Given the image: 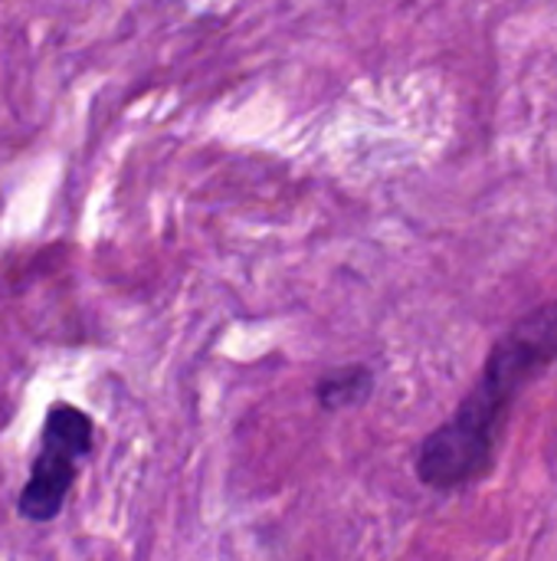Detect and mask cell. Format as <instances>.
I'll use <instances>...</instances> for the list:
<instances>
[{
	"instance_id": "obj_1",
	"label": "cell",
	"mask_w": 557,
	"mask_h": 561,
	"mask_svg": "<svg viewBox=\"0 0 557 561\" xmlns=\"http://www.w3.org/2000/svg\"><path fill=\"white\" fill-rule=\"evenodd\" d=\"M557 358V302L522 316L489 352L479 385L463 398L456 414L437 427L420 454L417 477L430 490H460L479 480L496 454L499 427L512 401Z\"/></svg>"
},
{
	"instance_id": "obj_2",
	"label": "cell",
	"mask_w": 557,
	"mask_h": 561,
	"mask_svg": "<svg viewBox=\"0 0 557 561\" xmlns=\"http://www.w3.org/2000/svg\"><path fill=\"white\" fill-rule=\"evenodd\" d=\"M89 450H92V421L72 404H56L46 414L43 447L39 457L33 460L30 483L20 493V516L30 523L56 519L72 490L76 463Z\"/></svg>"
},
{
	"instance_id": "obj_3",
	"label": "cell",
	"mask_w": 557,
	"mask_h": 561,
	"mask_svg": "<svg viewBox=\"0 0 557 561\" xmlns=\"http://www.w3.org/2000/svg\"><path fill=\"white\" fill-rule=\"evenodd\" d=\"M371 371L368 368H345V371H335L328 375L322 385H318V401L335 411V408H351V404H361L368 394H371Z\"/></svg>"
}]
</instances>
